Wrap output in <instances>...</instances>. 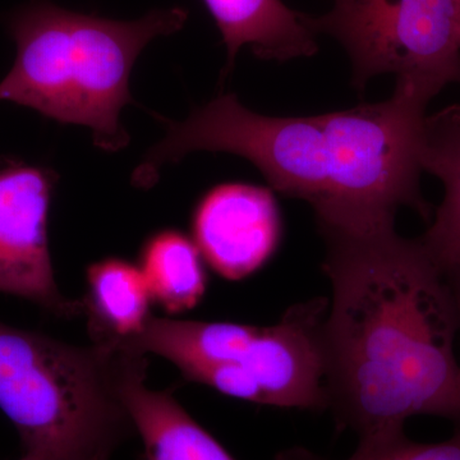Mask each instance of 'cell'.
I'll return each instance as SVG.
<instances>
[{
    "instance_id": "3",
    "label": "cell",
    "mask_w": 460,
    "mask_h": 460,
    "mask_svg": "<svg viewBox=\"0 0 460 460\" xmlns=\"http://www.w3.org/2000/svg\"><path fill=\"white\" fill-rule=\"evenodd\" d=\"M187 18V9L172 7L115 21L32 0L7 20L17 57L0 83V102L89 127L96 146L122 150L129 137L120 113L133 102V65L148 42L180 31Z\"/></svg>"
},
{
    "instance_id": "6",
    "label": "cell",
    "mask_w": 460,
    "mask_h": 460,
    "mask_svg": "<svg viewBox=\"0 0 460 460\" xmlns=\"http://www.w3.org/2000/svg\"><path fill=\"white\" fill-rule=\"evenodd\" d=\"M58 175L42 166H0V292L21 296L58 317L84 313L54 279L48 214Z\"/></svg>"
},
{
    "instance_id": "15",
    "label": "cell",
    "mask_w": 460,
    "mask_h": 460,
    "mask_svg": "<svg viewBox=\"0 0 460 460\" xmlns=\"http://www.w3.org/2000/svg\"><path fill=\"white\" fill-rule=\"evenodd\" d=\"M450 283V281H449ZM450 286L453 288L454 296H456V307H458V314H459V332H460V287L456 286V284L450 283Z\"/></svg>"
},
{
    "instance_id": "14",
    "label": "cell",
    "mask_w": 460,
    "mask_h": 460,
    "mask_svg": "<svg viewBox=\"0 0 460 460\" xmlns=\"http://www.w3.org/2000/svg\"><path fill=\"white\" fill-rule=\"evenodd\" d=\"M183 376L190 381L213 387L232 398L263 404L261 389L257 385L256 381L235 363H214V365L201 366L186 372Z\"/></svg>"
},
{
    "instance_id": "4",
    "label": "cell",
    "mask_w": 460,
    "mask_h": 460,
    "mask_svg": "<svg viewBox=\"0 0 460 460\" xmlns=\"http://www.w3.org/2000/svg\"><path fill=\"white\" fill-rule=\"evenodd\" d=\"M128 345L66 344L0 323V410L36 460H111L133 431Z\"/></svg>"
},
{
    "instance_id": "17",
    "label": "cell",
    "mask_w": 460,
    "mask_h": 460,
    "mask_svg": "<svg viewBox=\"0 0 460 460\" xmlns=\"http://www.w3.org/2000/svg\"><path fill=\"white\" fill-rule=\"evenodd\" d=\"M20 460H36V459L32 458V456H25V454H23L22 458H21Z\"/></svg>"
},
{
    "instance_id": "9",
    "label": "cell",
    "mask_w": 460,
    "mask_h": 460,
    "mask_svg": "<svg viewBox=\"0 0 460 460\" xmlns=\"http://www.w3.org/2000/svg\"><path fill=\"white\" fill-rule=\"evenodd\" d=\"M234 66L239 49L248 45L263 60L311 57L317 51L316 32L307 14L293 11L281 0H204Z\"/></svg>"
},
{
    "instance_id": "16",
    "label": "cell",
    "mask_w": 460,
    "mask_h": 460,
    "mask_svg": "<svg viewBox=\"0 0 460 460\" xmlns=\"http://www.w3.org/2000/svg\"><path fill=\"white\" fill-rule=\"evenodd\" d=\"M447 280L450 281V283L456 284V286L460 287V274L458 275H452V277H447Z\"/></svg>"
},
{
    "instance_id": "12",
    "label": "cell",
    "mask_w": 460,
    "mask_h": 460,
    "mask_svg": "<svg viewBox=\"0 0 460 460\" xmlns=\"http://www.w3.org/2000/svg\"><path fill=\"white\" fill-rule=\"evenodd\" d=\"M140 269L151 298L169 314L192 310L206 292V272L195 242L174 229L147 239Z\"/></svg>"
},
{
    "instance_id": "10",
    "label": "cell",
    "mask_w": 460,
    "mask_h": 460,
    "mask_svg": "<svg viewBox=\"0 0 460 460\" xmlns=\"http://www.w3.org/2000/svg\"><path fill=\"white\" fill-rule=\"evenodd\" d=\"M422 172L444 184V199L434 222L420 238L447 277L460 274V104L426 115L420 136Z\"/></svg>"
},
{
    "instance_id": "7",
    "label": "cell",
    "mask_w": 460,
    "mask_h": 460,
    "mask_svg": "<svg viewBox=\"0 0 460 460\" xmlns=\"http://www.w3.org/2000/svg\"><path fill=\"white\" fill-rule=\"evenodd\" d=\"M199 252L217 274L238 280L270 259L280 238V215L269 189L226 183L206 193L193 214Z\"/></svg>"
},
{
    "instance_id": "5",
    "label": "cell",
    "mask_w": 460,
    "mask_h": 460,
    "mask_svg": "<svg viewBox=\"0 0 460 460\" xmlns=\"http://www.w3.org/2000/svg\"><path fill=\"white\" fill-rule=\"evenodd\" d=\"M308 22L341 42L361 93L384 74L429 99L460 84V0H334Z\"/></svg>"
},
{
    "instance_id": "8",
    "label": "cell",
    "mask_w": 460,
    "mask_h": 460,
    "mask_svg": "<svg viewBox=\"0 0 460 460\" xmlns=\"http://www.w3.org/2000/svg\"><path fill=\"white\" fill-rule=\"evenodd\" d=\"M146 354L136 350L123 381L124 402L142 444L141 460H235L190 416L172 390L146 385Z\"/></svg>"
},
{
    "instance_id": "11",
    "label": "cell",
    "mask_w": 460,
    "mask_h": 460,
    "mask_svg": "<svg viewBox=\"0 0 460 460\" xmlns=\"http://www.w3.org/2000/svg\"><path fill=\"white\" fill-rule=\"evenodd\" d=\"M83 302L93 341L126 343L137 337L150 319L153 301L141 269L120 259H105L87 269Z\"/></svg>"
},
{
    "instance_id": "13",
    "label": "cell",
    "mask_w": 460,
    "mask_h": 460,
    "mask_svg": "<svg viewBox=\"0 0 460 460\" xmlns=\"http://www.w3.org/2000/svg\"><path fill=\"white\" fill-rule=\"evenodd\" d=\"M277 460H326L302 447H293ZM347 460H460V428L449 440L423 444L411 441L404 431L362 438L358 449Z\"/></svg>"
},
{
    "instance_id": "1",
    "label": "cell",
    "mask_w": 460,
    "mask_h": 460,
    "mask_svg": "<svg viewBox=\"0 0 460 460\" xmlns=\"http://www.w3.org/2000/svg\"><path fill=\"white\" fill-rule=\"evenodd\" d=\"M323 237L328 408L361 438L419 414L460 428L458 307L422 242L395 228Z\"/></svg>"
},
{
    "instance_id": "2",
    "label": "cell",
    "mask_w": 460,
    "mask_h": 460,
    "mask_svg": "<svg viewBox=\"0 0 460 460\" xmlns=\"http://www.w3.org/2000/svg\"><path fill=\"white\" fill-rule=\"evenodd\" d=\"M429 96L402 83L385 102L314 117H266L233 93L164 122L165 137L132 175L151 187L163 165L195 151L235 154L288 198L313 206L323 235L367 234L395 228L399 208L428 220L420 192V136Z\"/></svg>"
}]
</instances>
